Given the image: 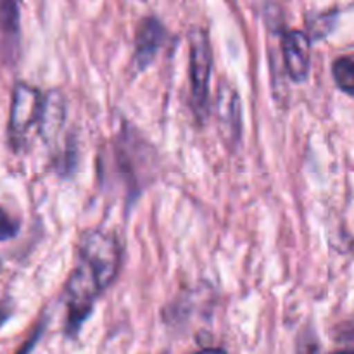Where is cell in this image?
<instances>
[{"instance_id": "1", "label": "cell", "mask_w": 354, "mask_h": 354, "mask_svg": "<svg viewBox=\"0 0 354 354\" xmlns=\"http://www.w3.org/2000/svg\"><path fill=\"white\" fill-rule=\"evenodd\" d=\"M190 106L199 121H206L209 113V78L213 68L209 37L203 28L190 31Z\"/></svg>"}, {"instance_id": "2", "label": "cell", "mask_w": 354, "mask_h": 354, "mask_svg": "<svg viewBox=\"0 0 354 354\" xmlns=\"http://www.w3.org/2000/svg\"><path fill=\"white\" fill-rule=\"evenodd\" d=\"M78 259L85 263L106 290L116 280L121 265L120 239L106 230H92L82 239L78 249Z\"/></svg>"}, {"instance_id": "3", "label": "cell", "mask_w": 354, "mask_h": 354, "mask_svg": "<svg viewBox=\"0 0 354 354\" xmlns=\"http://www.w3.org/2000/svg\"><path fill=\"white\" fill-rule=\"evenodd\" d=\"M44 97L30 83L19 82L14 86L9 116V138L14 149L23 147L28 131L38 124Z\"/></svg>"}, {"instance_id": "4", "label": "cell", "mask_w": 354, "mask_h": 354, "mask_svg": "<svg viewBox=\"0 0 354 354\" xmlns=\"http://www.w3.org/2000/svg\"><path fill=\"white\" fill-rule=\"evenodd\" d=\"M166 40V30L161 21L154 16H149L142 19L135 35V48H133V69L135 71H144L154 62L159 50L162 48Z\"/></svg>"}, {"instance_id": "5", "label": "cell", "mask_w": 354, "mask_h": 354, "mask_svg": "<svg viewBox=\"0 0 354 354\" xmlns=\"http://www.w3.org/2000/svg\"><path fill=\"white\" fill-rule=\"evenodd\" d=\"M216 116L220 131L225 140L230 144H237L242 135V106L239 92L223 82L218 86L216 93Z\"/></svg>"}, {"instance_id": "6", "label": "cell", "mask_w": 354, "mask_h": 354, "mask_svg": "<svg viewBox=\"0 0 354 354\" xmlns=\"http://www.w3.org/2000/svg\"><path fill=\"white\" fill-rule=\"evenodd\" d=\"M283 64H286L287 75L296 83L306 80L310 73V50L311 41L304 31L289 30L282 37Z\"/></svg>"}, {"instance_id": "7", "label": "cell", "mask_w": 354, "mask_h": 354, "mask_svg": "<svg viewBox=\"0 0 354 354\" xmlns=\"http://www.w3.org/2000/svg\"><path fill=\"white\" fill-rule=\"evenodd\" d=\"M64 121H66L64 97H62L59 92H48L47 95L44 97L40 120H38L40 133L47 144H50V142H54L55 138H57V135L61 133Z\"/></svg>"}, {"instance_id": "8", "label": "cell", "mask_w": 354, "mask_h": 354, "mask_svg": "<svg viewBox=\"0 0 354 354\" xmlns=\"http://www.w3.org/2000/svg\"><path fill=\"white\" fill-rule=\"evenodd\" d=\"M0 33L7 44L19 40V7L16 2H0Z\"/></svg>"}, {"instance_id": "9", "label": "cell", "mask_w": 354, "mask_h": 354, "mask_svg": "<svg viewBox=\"0 0 354 354\" xmlns=\"http://www.w3.org/2000/svg\"><path fill=\"white\" fill-rule=\"evenodd\" d=\"M332 76L335 80V85L348 95H354V61L351 55L339 57L332 64Z\"/></svg>"}, {"instance_id": "10", "label": "cell", "mask_w": 354, "mask_h": 354, "mask_svg": "<svg viewBox=\"0 0 354 354\" xmlns=\"http://www.w3.org/2000/svg\"><path fill=\"white\" fill-rule=\"evenodd\" d=\"M335 21H337V14L334 12H322L317 16L310 17L308 21V26H310V41L311 40H322V38L327 37L335 26Z\"/></svg>"}, {"instance_id": "11", "label": "cell", "mask_w": 354, "mask_h": 354, "mask_svg": "<svg viewBox=\"0 0 354 354\" xmlns=\"http://www.w3.org/2000/svg\"><path fill=\"white\" fill-rule=\"evenodd\" d=\"M19 221L14 220L3 207H0V242H6L14 239L19 234Z\"/></svg>"}, {"instance_id": "12", "label": "cell", "mask_w": 354, "mask_h": 354, "mask_svg": "<svg viewBox=\"0 0 354 354\" xmlns=\"http://www.w3.org/2000/svg\"><path fill=\"white\" fill-rule=\"evenodd\" d=\"M320 348H318V342L315 334L306 332V334L301 335L299 346H297V354H318Z\"/></svg>"}, {"instance_id": "13", "label": "cell", "mask_w": 354, "mask_h": 354, "mask_svg": "<svg viewBox=\"0 0 354 354\" xmlns=\"http://www.w3.org/2000/svg\"><path fill=\"white\" fill-rule=\"evenodd\" d=\"M44 328H45V320H41V324L38 325V328H35L33 330V335H31V337L24 342V346L19 349V353L17 354H30L31 349H33L35 344L38 342V339L41 337V332H44Z\"/></svg>"}, {"instance_id": "14", "label": "cell", "mask_w": 354, "mask_h": 354, "mask_svg": "<svg viewBox=\"0 0 354 354\" xmlns=\"http://www.w3.org/2000/svg\"><path fill=\"white\" fill-rule=\"evenodd\" d=\"M116 158H118V165H120V162L123 166H130L131 165L130 159L124 158V156L121 154V151L118 147H116ZM135 175H137V173H135V169H133V171H131V168L127 169V176L130 178L128 182H130V185H133V192H135V183H137V176H135Z\"/></svg>"}, {"instance_id": "15", "label": "cell", "mask_w": 354, "mask_h": 354, "mask_svg": "<svg viewBox=\"0 0 354 354\" xmlns=\"http://www.w3.org/2000/svg\"><path fill=\"white\" fill-rule=\"evenodd\" d=\"M10 317V310L7 306H0V328L3 327V324H6L7 320H9Z\"/></svg>"}, {"instance_id": "16", "label": "cell", "mask_w": 354, "mask_h": 354, "mask_svg": "<svg viewBox=\"0 0 354 354\" xmlns=\"http://www.w3.org/2000/svg\"><path fill=\"white\" fill-rule=\"evenodd\" d=\"M194 354H228L225 349L220 348H206V349H201V351L194 353Z\"/></svg>"}, {"instance_id": "17", "label": "cell", "mask_w": 354, "mask_h": 354, "mask_svg": "<svg viewBox=\"0 0 354 354\" xmlns=\"http://www.w3.org/2000/svg\"><path fill=\"white\" fill-rule=\"evenodd\" d=\"M332 354H353L351 351H337V353H332Z\"/></svg>"}]
</instances>
